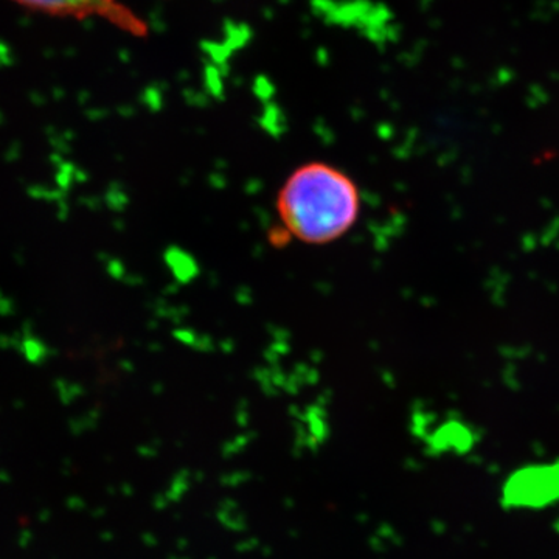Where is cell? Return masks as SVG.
<instances>
[{
    "label": "cell",
    "instance_id": "obj_1",
    "mask_svg": "<svg viewBox=\"0 0 559 559\" xmlns=\"http://www.w3.org/2000/svg\"><path fill=\"white\" fill-rule=\"evenodd\" d=\"M275 209L286 237L330 245L358 223L360 193L347 173L326 162H307L285 180Z\"/></svg>",
    "mask_w": 559,
    "mask_h": 559
},
{
    "label": "cell",
    "instance_id": "obj_2",
    "mask_svg": "<svg viewBox=\"0 0 559 559\" xmlns=\"http://www.w3.org/2000/svg\"><path fill=\"white\" fill-rule=\"evenodd\" d=\"M11 2L47 16L79 21L97 17L132 36L146 35L145 22L120 0H11Z\"/></svg>",
    "mask_w": 559,
    "mask_h": 559
}]
</instances>
